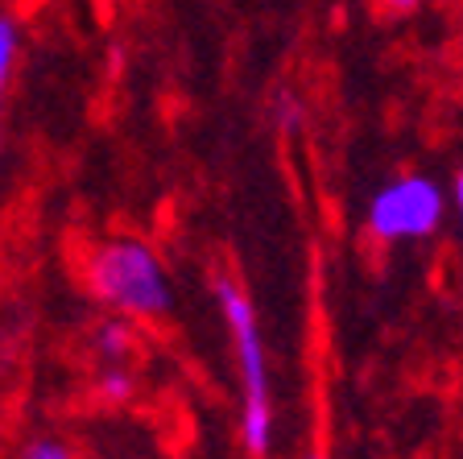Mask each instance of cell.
I'll list each match as a JSON object with an SVG mask.
<instances>
[{"label":"cell","instance_id":"1","mask_svg":"<svg viewBox=\"0 0 463 459\" xmlns=\"http://www.w3.org/2000/svg\"><path fill=\"white\" fill-rule=\"evenodd\" d=\"M223 306V319L232 327V339H236V356H241V377H244V418L241 431L249 443L252 455H265L269 451V435H273V410H269V377H265V348H260L257 335V315H252L249 298L236 282L223 278L215 286Z\"/></svg>","mask_w":463,"mask_h":459},{"label":"cell","instance_id":"2","mask_svg":"<svg viewBox=\"0 0 463 459\" xmlns=\"http://www.w3.org/2000/svg\"><path fill=\"white\" fill-rule=\"evenodd\" d=\"M91 282L104 302H112L116 311H128V315H157L170 306V282L162 273V261L137 240H116L99 249Z\"/></svg>","mask_w":463,"mask_h":459},{"label":"cell","instance_id":"3","mask_svg":"<svg viewBox=\"0 0 463 459\" xmlns=\"http://www.w3.org/2000/svg\"><path fill=\"white\" fill-rule=\"evenodd\" d=\"M443 224V191L430 178H402L373 199L368 228L385 240L430 236Z\"/></svg>","mask_w":463,"mask_h":459},{"label":"cell","instance_id":"4","mask_svg":"<svg viewBox=\"0 0 463 459\" xmlns=\"http://www.w3.org/2000/svg\"><path fill=\"white\" fill-rule=\"evenodd\" d=\"M13 54H17V25H13L9 17H0V91H5V83H9Z\"/></svg>","mask_w":463,"mask_h":459},{"label":"cell","instance_id":"5","mask_svg":"<svg viewBox=\"0 0 463 459\" xmlns=\"http://www.w3.org/2000/svg\"><path fill=\"white\" fill-rule=\"evenodd\" d=\"M128 393H133V377L128 373H108L104 377V397L108 402H125Z\"/></svg>","mask_w":463,"mask_h":459},{"label":"cell","instance_id":"6","mask_svg":"<svg viewBox=\"0 0 463 459\" xmlns=\"http://www.w3.org/2000/svg\"><path fill=\"white\" fill-rule=\"evenodd\" d=\"M99 348H104L108 356H125L128 352L125 327H104V331H99Z\"/></svg>","mask_w":463,"mask_h":459},{"label":"cell","instance_id":"7","mask_svg":"<svg viewBox=\"0 0 463 459\" xmlns=\"http://www.w3.org/2000/svg\"><path fill=\"white\" fill-rule=\"evenodd\" d=\"M25 459H71V451L62 447V443H50V439H42V443H33V447L25 451Z\"/></svg>","mask_w":463,"mask_h":459},{"label":"cell","instance_id":"8","mask_svg":"<svg viewBox=\"0 0 463 459\" xmlns=\"http://www.w3.org/2000/svg\"><path fill=\"white\" fill-rule=\"evenodd\" d=\"M455 207H459V220H463V170H459V178H455Z\"/></svg>","mask_w":463,"mask_h":459},{"label":"cell","instance_id":"9","mask_svg":"<svg viewBox=\"0 0 463 459\" xmlns=\"http://www.w3.org/2000/svg\"><path fill=\"white\" fill-rule=\"evenodd\" d=\"M389 5H393V9H414L418 0H389Z\"/></svg>","mask_w":463,"mask_h":459},{"label":"cell","instance_id":"10","mask_svg":"<svg viewBox=\"0 0 463 459\" xmlns=\"http://www.w3.org/2000/svg\"><path fill=\"white\" fill-rule=\"evenodd\" d=\"M310 459H323V455H310Z\"/></svg>","mask_w":463,"mask_h":459}]
</instances>
